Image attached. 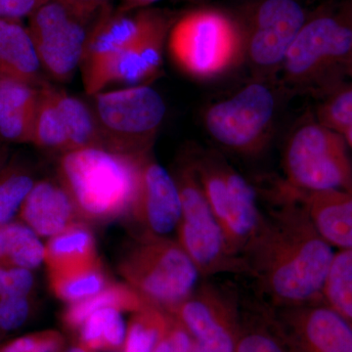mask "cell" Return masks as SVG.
I'll use <instances>...</instances> for the list:
<instances>
[{"mask_svg":"<svg viewBox=\"0 0 352 352\" xmlns=\"http://www.w3.org/2000/svg\"><path fill=\"white\" fill-rule=\"evenodd\" d=\"M336 252L302 206L289 203L264 215L242 261L245 274L279 309L322 300Z\"/></svg>","mask_w":352,"mask_h":352,"instance_id":"1","label":"cell"},{"mask_svg":"<svg viewBox=\"0 0 352 352\" xmlns=\"http://www.w3.org/2000/svg\"><path fill=\"white\" fill-rule=\"evenodd\" d=\"M147 153L124 154L101 148L65 153L58 163V180L82 220L117 219L131 214Z\"/></svg>","mask_w":352,"mask_h":352,"instance_id":"2","label":"cell"},{"mask_svg":"<svg viewBox=\"0 0 352 352\" xmlns=\"http://www.w3.org/2000/svg\"><path fill=\"white\" fill-rule=\"evenodd\" d=\"M119 270L149 303L170 312L198 288L201 274L177 241L143 234L124 252Z\"/></svg>","mask_w":352,"mask_h":352,"instance_id":"3","label":"cell"},{"mask_svg":"<svg viewBox=\"0 0 352 352\" xmlns=\"http://www.w3.org/2000/svg\"><path fill=\"white\" fill-rule=\"evenodd\" d=\"M168 45L178 68L194 78H210L238 62L245 50V38L226 14L198 9L173 25Z\"/></svg>","mask_w":352,"mask_h":352,"instance_id":"4","label":"cell"},{"mask_svg":"<svg viewBox=\"0 0 352 352\" xmlns=\"http://www.w3.org/2000/svg\"><path fill=\"white\" fill-rule=\"evenodd\" d=\"M282 66L289 82L332 91L342 76H352V23L331 15L305 22Z\"/></svg>","mask_w":352,"mask_h":352,"instance_id":"5","label":"cell"},{"mask_svg":"<svg viewBox=\"0 0 352 352\" xmlns=\"http://www.w3.org/2000/svg\"><path fill=\"white\" fill-rule=\"evenodd\" d=\"M284 168L295 192L352 190V160L346 139L319 122L305 124L293 134L285 151Z\"/></svg>","mask_w":352,"mask_h":352,"instance_id":"6","label":"cell"},{"mask_svg":"<svg viewBox=\"0 0 352 352\" xmlns=\"http://www.w3.org/2000/svg\"><path fill=\"white\" fill-rule=\"evenodd\" d=\"M175 178L182 201V219L176 230L177 242L195 264L201 276L226 272L245 274L242 261L229 249L193 164L180 166Z\"/></svg>","mask_w":352,"mask_h":352,"instance_id":"7","label":"cell"},{"mask_svg":"<svg viewBox=\"0 0 352 352\" xmlns=\"http://www.w3.org/2000/svg\"><path fill=\"white\" fill-rule=\"evenodd\" d=\"M92 108L108 150L124 154L149 152L166 115L161 95L148 85H132L94 95Z\"/></svg>","mask_w":352,"mask_h":352,"instance_id":"8","label":"cell"},{"mask_svg":"<svg viewBox=\"0 0 352 352\" xmlns=\"http://www.w3.org/2000/svg\"><path fill=\"white\" fill-rule=\"evenodd\" d=\"M193 166L229 249L243 263V254L264 217L254 189L237 171L217 157H203Z\"/></svg>","mask_w":352,"mask_h":352,"instance_id":"9","label":"cell"},{"mask_svg":"<svg viewBox=\"0 0 352 352\" xmlns=\"http://www.w3.org/2000/svg\"><path fill=\"white\" fill-rule=\"evenodd\" d=\"M274 95L261 83H251L226 100L210 106L206 129L219 144L233 151H258L274 118Z\"/></svg>","mask_w":352,"mask_h":352,"instance_id":"10","label":"cell"},{"mask_svg":"<svg viewBox=\"0 0 352 352\" xmlns=\"http://www.w3.org/2000/svg\"><path fill=\"white\" fill-rule=\"evenodd\" d=\"M29 20L28 29L43 71L57 82H68L82 64L87 21L60 0H48Z\"/></svg>","mask_w":352,"mask_h":352,"instance_id":"11","label":"cell"},{"mask_svg":"<svg viewBox=\"0 0 352 352\" xmlns=\"http://www.w3.org/2000/svg\"><path fill=\"white\" fill-rule=\"evenodd\" d=\"M168 314L205 352H235L242 325L235 296L214 285L199 287Z\"/></svg>","mask_w":352,"mask_h":352,"instance_id":"12","label":"cell"},{"mask_svg":"<svg viewBox=\"0 0 352 352\" xmlns=\"http://www.w3.org/2000/svg\"><path fill=\"white\" fill-rule=\"evenodd\" d=\"M296 352H352V323L323 302L279 308L277 319Z\"/></svg>","mask_w":352,"mask_h":352,"instance_id":"13","label":"cell"},{"mask_svg":"<svg viewBox=\"0 0 352 352\" xmlns=\"http://www.w3.org/2000/svg\"><path fill=\"white\" fill-rule=\"evenodd\" d=\"M151 11L138 14L100 11L88 31L80 64L82 82L88 95L101 91V80L113 59L134 41L147 24Z\"/></svg>","mask_w":352,"mask_h":352,"instance_id":"14","label":"cell"},{"mask_svg":"<svg viewBox=\"0 0 352 352\" xmlns=\"http://www.w3.org/2000/svg\"><path fill=\"white\" fill-rule=\"evenodd\" d=\"M305 22V11L296 0L263 2L245 39V51L252 63L261 69L282 65Z\"/></svg>","mask_w":352,"mask_h":352,"instance_id":"15","label":"cell"},{"mask_svg":"<svg viewBox=\"0 0 352 352\" xmlns=\"http://www.w3.org/2000/svg\"><path fill=\"white\" fill-rule=\"evenodd\" d=\"M131 214L144 228V234L159 237L176 232L182 219V201L175 178L149 152L141 163L138 195Z\"/></svg>","mask_w":352,"mask_h":352,"instance_id":"16","label":"cell"},{"mask_svg":"<svg viewBox=\"0 0 352 352\" xmlns=\"http://www.w3.org/2000/svg\"><path fill=\"white\" fill-rule=\"evenodd\" d=\"M168 20L151 11L140 34L113 59L101 80V91L113 83L140 85L152 80L161 69L164 43L168 36ZM100 91V92H101Z\"/></svg>","mask_w":352,"mask_h":352,"instance_id":"17","label":"cell"},{"mask_svg":"<svg viewBox=\"0 0 352 352\" xmlns=\"http://www.w3.org/2000/svg\"><path fill=\"white\" fill-rule=\"evenodd\" d=\"M19 217L38 237H53L82 222L73 199L59 180L36 182L20 208Z\"/></svg>","mask_w":352,"mask_h":352,"instance_id":"18","label":"cell"},{"mask_svg":"<svg viewBox=\"0 0 352 352\" xmlns=\"http://www.w3.org/2000/svg\"><path fill=\"white\" fill-rule=\"evenodd\" d=\"M300 204L322 237L337 251L352 250V190L300 193Z\"/></svg>","mask_w":352,"mask_h":352,"instance_id":"19","label":"cell"},{"mask_svg":"<svg viewBox=\"0 0 352 352\" xmlns=\"http://www.w3.org/2000/svg\"><path fill=\"white\" fill-rule=\"evenodd\" d=\"M43 72L28 27L21 21L0 19V78L39 88L46 85Z\"/></svg>","mask_w":352,"mask_h":352,"instance_id":"20","label":"cell"},{"mask_svg":"<svg viewBox=\"0 0 352 352\" xmlns=\"http://www.w3.org/2000/svg\"><path fill=\"white\" fill-rule=\"evenodd\" d=\"M38 89L0 78V142H32Z\"/></svg>","mask_w":352,"mask_h":352,"instance_id":"21","label":"cell"},{"mask_svg":"<svg viewBox=\"0 0 352 352\" xmlns=\"http://www.w3.org/2000/svg\"><path fill=\"white\" fill-rule=\"evenodd\" d=\"M94 233L85 222H78L50 238L44 245L47 273L87 267L100 263Z\"/></svg>","mask_w":352,"mask_h":352,"instance_id":"22","label":"cell"},{"mask_svg":"<svg viewBox=\"0 0 352 352\" xmlns=\"http://www.w3.org/2000/svg\"><path fill=\"white\" fill-rule=\"evenodd\" d=\"M54 94L68 135L69 152L88 148L108 150L107 141L92 108L60 88L54 87Z\"/></svg>","mask_w":352,"mask_h":352,"instance_id":"23","label":"cell"},{"mask_svg":"<svg viewBox=\"0 0 352 352\" xmlns=\"http://www.w3.org/2000/svg\"><path fill=\"white\" fill-rule=\"evenodd\" d=\"M148 305L149 303L129 285L111 282L100 293L82 302L69 305L62 314V320L69 328L78 329L85 319L97 310L116 308L122 312L134 314Z\"/></svg>","mask_w":352,"mask_h":352,"instance_id":"24","label":"cell"},{"mask_svg":"<svg viewBox=\"0 0 352 352\" xmlns=\"http://www.w3.org/2000/svg\"><path fill=\"white\" fill-rule=\"evenodd\" d=\"M32 144L62 154L69 151L63 117L55 98L54 87H39Z\"/></svg>","mask_w":352,"mask_h":352,"instance_id":"25","label":"cell"},{"mask_svg":"<svg viewBox=\"0 0 352 352\" xmlns=\"http://www.w3.org/2000/svg\"><path fill=\"white\" fill-rule=\"evenodd\" d=\"M44 261V245L23 222L0 226V265L32 270Z\"/></svg>","mask_w":352,"mask_h":352,"instance_id":"26","label":"cell"},{"mask_svg":"<svg viewBox=\"0 0 352 352\" xmlns=\"http://www.w3.org/2000/svg\"><path fill=\"white\" fill-rule=\"evenodd\" d=\"M48 280L55 296L69 305L91 298L111 283L101 261L87 267L48 273Z\"/></svg>","mask_w":352,"mask_h":352,"instance_id":"27","label":"cell"},{"mask_svg":"<svg viewBox=\"0 0 352 352\" xmlns=\"http://www.w3.org/2000/svg\"><path fill=\"white\" fill-rule=\"evenodd\" d=\"M82 347L87 351H116L124 346L126 329L122 311L116 308L97 310L78 328Z\"/></svg>","mask_w":352,"mask_h":352,"instance_id":"28","label":"cell"},{"mask_svg":"<svg viewBox=\"0 0 352 352\" xmlns=\"http://www.w3.org/2000/svg\"><path fill=\"white\" fill-rule=\"evenodd\" d=\"M170 314L148 305L134 312L124 340V352H153L166 337Z\"/></svg>","mask_w":352,"mask_h":352,"instance_id":"29","label":"cell"},{"mask_svg":"<svg viewBox=\"0 0 352 352\" xmlns=\"http://www.w3.org/2000/svg\"><path fill=\"white\" fill-rule=\"evenodd\" d=\"M322 300L352 323V250L336 252Z\"/></svg>","mask_w":352,"mask_h":352,"instance_id":"30","label":"cell"},{"mask_svg":"<svg viewBox=\"0 0 352 352\" xmlns=\"http://www.w3.org/2000/svg\"><path fill=\"white\" fill-rule=\"evenodd\" d=\"M235 352H296L273 319L243 320Z\"/></svg>","mask_w":352,"mask_h":352,"instance_id":"31","label":"cell"},{"mask_svg":"<svg viewBox=\"0 0 352 352\" xmlns=\"http://www.w3.org/2000/svg\"><path fill=\"white\" fill-rule=\"evenodd\" d=\"M36 182L24 166L8 162L0 173V226L12 222Z\"/></svg>","mask_w":352,"mask_h":352,"instance_id":"32","label":"cell"},{"mask_svg":"<svg viewBox=\"0 0 352 352\" xmlns=\"http://www.w3.org/2000/svg\"><path fill=\"white\" fill-rule=\"evenodd\" d=\"M319 124L344 134L352 126V85L336 87L318 111Z\"/></svg>","mask_w":352,"mask_h":352,"instance_id":"33","label":"cell"},{"mask_svg":"<svg viewBox=\"0 0 352 352\" xmlns=\"http://www.w3.org/2000/svg\"><path fill=\"white\" fill-rule=\"evenodd\" d=\"M65 340L56 331H43L18 338L0 352H65Z\"/></svg>","mask_w":352,"mask_h":352,"instance_id":"34","label":"cell"},{"mask_svg":"<svg viewBox=\"0 0 352 352\" xmlns=\"http://www.w3.org/2000/svg\"><path fill=\"white\" fill-rule=\"evenodd\" d=\"M31 309L30 296H0V330L10 332L22 327Z\"/></svg>","mask_w":352,"mask_h":352,"instance_id":"35","label":"cell"},{"mask_svg":"<svg viewBox=\"0 0 352 352\" xmlns=\"http://www.w3.org/2000/svg\"><path fill=\"white\" fill-rule=\"evenodd\" d=\"M34 286L32 270L0 265V296H29Z\"/></svg>","mask_w":352,"mask_h":352,"instance_id":"36","label":"cell"},{"mask_svg":"<svg viewBox=\"0 0 352 352\" xmlns=\"http://www.w3.org/2000/svg\"><path fill=\"white\" fill-rule=\"evenodd\" d=\"M48 0H0V19L21 21L30 18Z\"/></svg>","mask_w":352,"mask_h":352,"instance_id":"37","label":"cell"},{"mask_svg":"<svg viewBox=\"0 0 352 352\" xmlns=\"http://www.w3.org/2000/svg\"><path fill=\"white\" fill-rule=\"evenodd\" d=\"M68 6L78 17L89 21L97 12L106 6L108 0H60Z\"/></svg>","mask_w":352,"mask_h":352,"instance_id":"38","label":"cell"},{"mask_svg":"<svg viewBox=\"0 0 352 352\" xmlns=\"http://www.w3.org/2000/svg\"><path fill=\"white\" fill-rule=\"evenodd\" d=\"M159 0H124V10H131V9L138 8V7H145L151 6Z\"/></svg>","mask_w":352,"mask_h":352,"instance_id":"39","label":"cell"},{"mask_svg":"<svg viewBox=\"0 0 352 352\" xmlns=\"http://www.w3.org/2000/svg\"><path fill=\"white\" fill-rule=\"evenodd\" d=\"M9 162V152L6 145L0 142V173Z\"/></svg>","mask_w":352,"mask_h":352,"instance_id":"40","label":"cell"},{"mask_svg":"<svg viewBox=\"0 0 352 352\" xmlns=\"http://www.w3.org/2000/svg\"><path fill=\"white\" fill-rule=\"evenodd\" d=\"M153 352H170V344H168V338H164L163 340L160 342V344H157L156 349Z\"/></svg>","mask_w":352,"mask_h":352,"instance_id":"41","label":"cell"},{"mask_svg":"<svg viewBox=\"0 0 352 352\" xmlns=\"http://www.w3.org/2000/svg\"><path fill=\"white\" fill-rule=\"evenodd\" d=\"M344 139H346V142L347 146H349V149H351L352 152V126L349 127V129L344 134Z\"/></svg>","mask_w":352,"mask_h":352,"instance_id":"42","label":"cell"},{"mask_svg":"<svg viewBox=\"0 0 352 352\" xmlns=\"http://www.w3.org/2000/svg\"><path fill=\"white\" fill-rule=\"evenodd\" d=\"M65 352H88L87 349H83L82 346H74L71 349H67Z\"/></svg>","mask_w":352,"mask_h":352,"instance_id":"43","label":"cell"}]
</instances>
